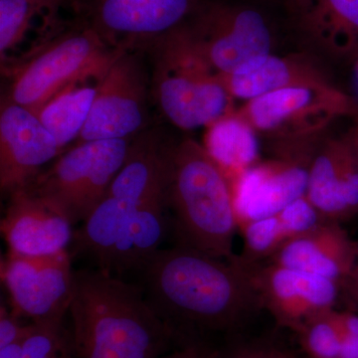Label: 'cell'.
Segmentation results:
<instances>
[{"mask_svg":"<svg viewBox=\"0 0 358 358\" xmlns=\"http://www.w3.org/2000/svg\"><path fill=\"white\" fill-rule=\"evenodd\" d=\"M136 272L148 303L183 336L237 329L264 308L239 256L224 260L178 245L159 249Z\"/></svg>","mask_w":358,"mask_h":358,"instance_id":"cell-1","label":"cell"},{"mask_svg":"<svg viewBox=\"0 0 358 358\" xmlns=\"http://www.w3.org/2000/svg\"><path fill=\"white\" fill-rule=\"evenodd\" d=\"M76 358H159L186 341L143 289L106 271L75 272L69 308Z\"/></svg>","mask_w":358,"mask_h":358,"instance_id":"cell-2","label":"cell"},{"mask_svg":"<svg viewBox=\"0 0 358 358\" xmlns=\"http://www.w3.org/2000/svg\"><path fill=\"white\" fill-rule=\"evenodd\" d=\"M166 203L174 213L178 245L231 260L238 230L232 188L203 145L185 138L171 147Z\"/></svg>","mask_w":358,"mask_h":358,"instance_id":"cell-3","label":"cell"},{"mask_svg":"<svg viewBox=\"0 0 358 358\" xmlns=\"http://www.w3.org/2000/svg\"><path fill=\"white\" fill-rule=\"evenodd\" d=\"M148 49L152 54V96L174 126L192 131L236 110L234 99L194 48L183 25Z\"/></svg>","mask_w":358,"mask_h":358,"instance_id":"cell-4","label":"cell"},{"mask_svg":"<svg viewBox=\"0 0 358 358\" xmlns=\"http://www.w3.org/2000/svg\"><path fill=\"white\" fill-rule=\"evenodd\" d=\"M126 50L110 46L88 25L47 42L17 65L6 100L35 114L64 90L102 80Z\"/></svg>","mask_w":358,"mask_h":358,"instance_id":"cell-5","label":"cell"},{"mask_svg":"<svg viewBox=\"0 0 358 358\" xmlns=\"http://www.w3.org/2000/svg\"><path fill=\"white\" fill-rule=\"evenodd\" d=\"M131 140L77 143L24 188L55 206L73 225L82 223L107 195Z\"/></svg>","mask_w":358,"mask_h":358,"instance_id":"cell-6","label":"cell"},{"mask_svg":"<svg viewBox=\"0 0 358 358\" xmlns=\"http://www.w3.org/2000/svg\"><path fill=\"white\" fill-rule=\"evenodd\" d=\"M358 103L331 83L299 85L247 101L236 113L281 148L312 143L331 122L355 117Z\"/></svg>","mask_w":358,"mask_h":358,"instance_id":"cell-7","label":"cell"},{"mask_svg":"<svg viewBox=\"0 0 358 358\" xmlns=\"http://www.w3.org/2000/svg\"><path fill=\"white\" fill-rule=\"evenodd\" d=\"M183 28L199 55L219 75L272 53L274 44L268 18L246 4L207 0Z\"/></svg>","mask_w":358,"mask_h":358,"instance_id":"cell-8","label":"cell"},{"mask_svg":"<svg viewBox=\"0 0 358 358\" xmlns=\"http://www.w3.org/2000/svg\"><path fill=\"white\" fill-rule=\"evenodd\" d=\"M1 279L10 308L36 324H62L74 293L75 272L68 250L47 256L11 253L2 261Z\"/></svg>","mask_w":358,"mask_h":358,"instance_id":"cell-9","label":"cell"},{"mask_svg":"<svg viewBox=\"0 0 358 358\" xmlns=\"http://www.w3.org/2000/svg\"><path fill=\"white\" fill-rule=\"evenodd\" d=\"M89 22L108 44L134 51L178 29L207 0H83Z\"/></svg>","mask_w":358,"mask_h":358,"instance_id":"cell-10","label":"cell"},{"mask_svg":"<svg viewBox=\"0 0 358 358\" xmlns=\"http://www.w3.org/2000/svg\"><path fill=\"white\" fill-rule=\"evenodd\" d=\"M147 73L134 51L122 54L99 84L91 112L76 143L131 140L148 124Z\"/></svg>","mask_w":358,"mask_h":358,"instance_id":"cell-11","label":"cell"},{"mask_svg":"<svg viewBox=\"0 0 358 358\" xmlns=\"http://www.w3.org/2000/svg\"><path fill=\"white\" fill-rule=\"evenodd\" d=\"M315 147L299 148L259 162L230 183L238 228L277 215L307 192L308 166Z\"/></svg>","mask_w":358,"mask_h":358,"instance_id":"cell-12","label":"cell"},{"mask_svg":"<svg viewBox=\"0 0 358 358\" xmlns=\"http://www.w3.org/2000/svg\"><path fill=\"white\" fill-rule=\"evenodd\" d=\"M244 263L255 282L263 307L282 326L299 331L310 317L334 310L341 292L338 282L274 263Z\"/></svg>","mask_w":358,"mask_h":358,"instance_id":"cell-13","label":"cell"},{"mask_svg":"<svg viewBox=\"0 0 358 358\" xmlns=\"http://www.w3.org/2000/svg\"><path fill=\"white\" fill-rule=\"evenodd\" d=\"M61 154L57 141L24 107L2 100L0 110V185L11 193L24 188Z\"/></svg>","mask_w":358,"mask_h":358,"instance_id":"cell-14","label":"cell"},{"mask_svg":"<svg viewBox=\"0 0 358 358\" xmlns=\"http://www.w3.org/2000/svg\"><path fill=\"white\" fill-rule=\"evenodd\" d=\"M306 196L320 215L341 222L358 212V164L350 134L317 145Z\"/></svg>","mask_w":358,"mask_h":358,"instance_id":"cell-15","label":"cell"},{"mask_svg":"<svg viewBox=\"0 0 358 358\" xmlns=\"http://www.w3.org/2000/svg\"><path fill=\"white\" fill-rule=\"evenodd\" d=\"M0 224L9 252L26 256L53 255L72 243L73 224L55 206L27 188L9 193Z\"/></svg>","mask_w":358,"mask_h":358,"instance_id":"cell-16","label":"cell"},{"mask_svg":"<svg viewBox=\"0 0 358 358\" xmlns=\"http://www.w3.org/2000/svg\"><path fill=\"white\" fill-rule=\"evenodd\" d=\"M358 257L352 241L338 222L324 221L313 229L289 238L271 257V263L327 278L343 286Z\"/></svg>","mask_w":358,"mask_h":358,"instance_id":"cell-17","label":"cell"},{"mask_svg":"<svg viewBox=\"0 0 358 358\" xmlns=\"http://www.w3.org/2000/svg\"><path fill=\"white\" fill-rule=\"evenodd\" d=\"M296 29L317 50L343 57L358 49V0H288Z\"/></svg>","mask_w":358,"mask_h":358,"instance_id":"cell-18","label":"cell"},{"mask_svg":"<svg viewBox=\"0 0 358 358\" xmlns=\"http://www.w3.org/2000/svg\"><path fill=\"white\" fill-rule=\"evenodd\" d=\"M171 150V145L155 131L136 136L107 195L136 205L152 199H166Z\"/></svg>","mask_w":358,"mask_h":358,"instance_id":"cell-19","label":"cell"},{"mask_svg":"<svg viewBox=\"0 0 358 358\" xmlns=\"http://www.w3.org/2000/svg\"><path fill=\"white\" fill-rule=\"evenodd\" d=\"M219 78L232 98L243 103L289 87L331 83L324 71L306 56L272 53Z\"/></svg>","mask_w":358,"mask_h":358,"instance_id":"cell-20","label":"cell"},{"mask_svg":"<svg viewBox=\"0 0 358 358\" xmlns=\"http://www.w3.org/2000/svg\"><path fill=\"white\" fill-rule=\"evenodd\" d=\"M136 205L106 195L74 232L75 251L92 257L100 270L109 273L110 263Z\"/></svg>","mask_w":358,"mask_h":358,"instance_id":"cell-21","label":"cell"},{"mask_svg":"<svg viewBox=\"0 0 358 358\" xmlns=\"http://www.w3.org/2000/svg\"><path fill=\"white\" fill-rule=\"evenodd\" d=\"M258 138L235 110L206 127L202 145L231 183L261 162Z\"/></svg>","mask_w":358,"mask_h":358,"instance_id":"cell-22","label":"cell"},{"mask_svg":"<svg viewBox=\"0 0 358 358\" xmlns=\"http://www.w3.org/2000/svg\"><path fill=\"white\" fill-rule=\"evenodd\" d=\"M166 199L148 200L134 208L126 232L117 245L109 273L121 275L136 272L159 251L166 232Z\"/></svg>","mask_w":358,"mask_h":358,"instance_id":"cell-23","label":"cell"},{"mask_svg":"<svg viewBox=\"0 0 358 358\" xmlns=\"http://www.w3.org/2000/svg\"><path fill=\"white\" fill-rule=\"evenodd\" d=\"M101 81L89 80L73 85L52 99L37 114L61 150L79 138L88 121Z\"/></svg>","mask_w":358,"mask_h":358,"instance_id":"cell-24","label":"cell"},{"mask_svg":"<svg viewBox=\"0 0 358 358\" xmlns=\"http://www.w3.org/2000/svg\"><path fill=\"white\" fill-rule=\"evenodd\" d=\"M60 0H0V54L1 59L24 39L33 20Z\"/></svg>","mask_w":358,"mask_h":358,"instance_id":"cell-25","label":"cell"},{"mask_svg":"<svg viewBox=\"0 0 358 358\" xmlns=\"http://www.w3.org/2000/svg\"><path fill=\"white\" fill-rule=\"evenodd\" d=\"M238 230L244 240V253L239 257L246 263H259L271 258L288 240L278 215L250 221Z\"/></svg>","mask_w":358,"mask_h":358,"instance_id":"cell-26","label":"cell"},{"mask_svg":"<svg viewBox=\"0 0 358 358\" xmlns=\"http://www.w3.org/2000/svg\"><path fill=\"white\" fill-rule=\"evenodd\" d=\"M20 358H76L71 334L62 324L31 322Z\"/></svg>","mask_w":358,"mask_h":358,"instance_id":"cell-27","label":"cell"},{"mask_svg":"<svg viewBox=\"0 0 358 358\" xmlns=\"http://www.w3.org/2000/svg\"><path fill=\"white\" fill-rule=\"evenodd\" d=\"M333 310L310 317L298 331L301 345L312 358L341 357L343 334L334 319Z\"/></svg>","mask_w":358,"mask_h":358,"instance_id":"cell-28","label":"cell"},{"mask_svg":"<svg viewBox=\"0 0 358 358\" xmlns=\"http://www.w3.org/2000/svg\"><path fill=\"white\" fill-rule=\"evenodd\" d=\"M277 215L288 239L303 234L327 221L313 207L306 195L294 200Z\"/></svg>","mask_w":358,"mask_h":358,"instance_id":"cell-29","label":"cell"},{"mask_svg":"<svg viewBox=\"0 0 358 358\" xmlns=\"http://www.w3.org/2000/svg\"><path fill=\"white\" fill-rule=\"evenodd\" d=\"M31 322L24 324L22 317L3 303L0 308V348H3L24 338Z\"/></svg>","mask_w":358,"mask_h":358,"instance_id":"cell-30","label":"cell"},{"mask_svg":"<svg viewBox=\"0 0 358 358\" xmlns=\"http://www.w3.org/2000/svg\"><path fill=\"white\" fill-rule=\"evenodd\" d=\"M217 352H212L203 343L194 339H188L178 350L167 352L159 358H215Z\"/></svg>","mask_w":358,"mask_h":358,"instance_id":"cell-31","label":"cell"},{"mask_svg":"<svg viewBox=\"0 0 358 358\" xmlns=\"http://www.w3.org/2000/svg\"><path fill=\"white\" fill-rule=\"evenodd\" d=\"M272 350L273 348L267 345H247L236 348L226 355L217 352L215 358H270Z\"/></svg>","mask_w":358,"mask_h":358,"instance_id":"cell-32","label":"cell"},{"mask_svg":"<svg viewBox=\"0 0 358 358\" xmlns=\"http://www.w3.org/2000/svg\"><path fill=\"white\" fill-rule=\"evenodd\" d=\"M334 319L343 336H358V315L352 312L333 310Z\"/></svg>","mask_w":358,"mask_h":358,"instance_id":"cell-33","label":"cell"},{"mask_svg":"<svg viewBox=\"0 0 358 358\" xmlns=\"http://www.w3.org/2000/svg\"><path fill=\"white\" fill-rule=\"evenodd\" d=\"M345 289L346 298L353 307L358 308V257L355 267L353 268L352 275L346 280L345 284L341 286Z\"/></svg>","mask_w":358,"mask_h":358,"instance_id":"cell-34","label":"cell"},{"mask_svg":"<svg viewBox=\"0 0 358 358\" xmlns=\"http://www.w3.org/2000/svg\"><path fill=\"white\" fill-rule=\"evenodd\" d=\"M339 358H358V336H343Z\"/></svg>","mask_w":358,"mask_h":358,"instance_id":"cell-35","label":"cell"},{"mask_svg":"<svg viewBox=\"0 0 358 358\" xmlns=\"http://www.w3.org/2000/svg\"><path fill=\"white\" fill-rule=\"evenodd\" d=\"M355 119V124L352 131H350V138H352L353 150H355V157H357L358 164V110L357 114L353 117Z\"/></svg>","mask_w":358,"mask_h":358,"instance_id":"cell-36","label":"cell"},{"mask_svg":"<svg viewBox=\"0 0 358 358\" xmlns=\"http://www.w3.org/2000/svg\"><path fill=\"white\" fill-rule=\"evenodd\" d=\"M270 358H296L291 353L273 348Z\"/></svg>","mask_w":358,"mask_h":358,"instance_id":"cell-37","label":"cell"},{"mask_svg":"<svg viewBox=\"0 0 358 358\" xmlns=\"http://www.w3.org/2000/svg\"><path fill=\"white\" fill-rule=\"evenodd\" d=\"M280 1H282V3H286L287 1H288V0H280Z\"/></svg>","mask_w":358,"mask_h":358,"instance_id":"cell-38","label":"cell"},{"mask_svg":"<svg viewBox=\"0 0 358 358\" xmlns=\"http://www.w3.org/2000/svg\"><path fill=\"white\" fill-rule=\"evenodd\" d=\"M357 71H358V66H357Z\"/></svg>","mask_w":358,"mask_h":358,"instance_id":"cell-39","label":"cell"}]
</instances>
